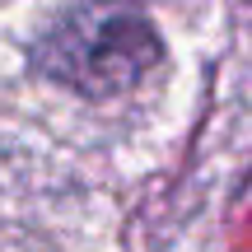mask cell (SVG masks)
<instances>
[{"mask_svg": "<svg viewBox=\"0 0 252 252\" xmlns=\"http://www.w3.org/2000/svg\"><path fill=\"white\" fill-rule=\"evenodd\" d=\"M159 61L163 42L154 24L126 0H80L61 9L33 42V70L84 98L131 89Z\"/></svg>", "mask_w": 252, "mask_h": 252, "instance_id": "obj_1", "label": "cell"}]
</instances>
